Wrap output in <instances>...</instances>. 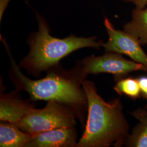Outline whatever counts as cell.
Segmentation results:
<instances>
[{
    "instance_id": "obj_11",
    "label": "cell",
    "mask_w": 147,
    "mask_h": 147,
    "mask_svg": "<svg viewBox=\"0 0 147 147\" xmlns=\"http://www.w3.org/2000/svg\"><path fill=\"white\" fill-rule=\"evenodd\" d=\"M123 30L136 38L142 45H147V8H135L131 20L124 25Z\"/></svg>"
},
{
    "instance_id": "obj_6",
    "label": "cell",
    "mask_w": 147,
    "mask_h": 147,
    "mask_svg": "<svg viewBox=\"0 0 147 147\" xmlns=\"http://www.w3.org/2000/svg\"><path fill=\"white\" fill-rule=\"evenodd\" d=\"M104 25L109 36L107 42L102 45L105 52L125 55L147 67V54L136 38L124 30L116 29L107 18H105Z\"/></svg>"
},
{
    "instance_id": "obj_8",
    "label": "cell",
    "mask_w": 147,
    "mask_h": 147,
    "mask_svg": "<svg viewBox=\"0 0 147 147\" xmlns=\"http://www.w3.org/2000/svg\"><path fill=\"white\" fill-rule=\"evenodd\" d=\"M76 126L61 127L34 135L26 147H76Z\"/></svg>"
},
{
    "instance_id": "obj_7",
    "label": "cell",
    "mask_w": 147,
    "mask_h": 147,
    "mask_svg": "<svg viewBox=\"0 0 147 147\" xmlns=\"http://www.w3.org/2000/svg\"><path fill=\"white\" fill-rule=\"evenodd\" d=\"M3 84H1L0 121L18 124L21 119L35 108L33 101L22 98L20 92L15 89L4 93Z\"/></svg>"
},
{
    "instance_id": "obj_15",
    "label": "cell",
    "mask_w": 147,
    "mask_h": 147,
    "mask_svg": "<svg viewBox=\"0 0 147 147\" xmlns=\"http://www.w3.org/2000/svg\"><path fill=\"white\" fill-rule=\"evenodd\" d=\"M11 0H0V22H1L5 10Z\"/></svg>"
},
{
    "instance_id": "obj_2",
    "label": "cell",
    "mask_w": 147,
    "mask_h": 147,
    "mask_svg": "<svg viewBox=\"0 0 147 147\" xmlns=\"http://www.w3.org/2000/svg\"><path fill=\"white\" fill-rule=\"evenodd\" d=\"M83 88L88 100L84 131L76 147H121L130 134L120 98L106 101L94 83L85 80Z\"/></svg>"
},
{
    "instance_id": "obj_5",
    "label": "cell",
    "mask_w": 147,
    "mask_h": 147,
    "mask_svg": "<svg viewBox=\"0 0 147 147\" xmlns=\"http://www.w3.org/2000/svg\"><path fill=\"white\" fill-rule=\"evenodd\" d=\"M78 63L86 77L90 74L109 73L112 74L116 80L126 77L129 74L134 71L147 73V67L143 64L128 60L121 54L112 52H105L100 56L92 55Z\"/></svg>"
},
{
    "instance_id": "obj_14",
    "label": "cell",
    "mask_w": 147,
    "mask_h": 147,
    "mask_svg": "<svg viewBox=\"0 0 147 147\" xmlns=\"http://www.w3.org/2000/svg\"><path fill=\"white\" fill-rule=\"evenodd\" d=\"M126 2L132 3L137 9H143L147 5V0H123Z\"/></svg>"
},
{
    "instance_id": "obj_4",
    "label": "cell",
    "mask_w": 147,
    "mask_h": 147,
    "mask_svg": "<svg viewBox=\"0 0 147 147\" xmlns=\"http://www.w3.org/2000/svg\"><path fill=\"white\" fill-rule=\"evenodd\" d=\"M77 120L78 116L71 107L49 101L44 108L32 109L17 124L22 131L36 135L55 129L76 126Z\"/></svg>"
},
{
    "instance_id": "obj_13",
    "label": "cell",
    "mask_w": 147,
    "mask_h": 147,
    "mask_svg": "<svg viewBox=\"0 0 147 147\" xmlns=\"http://www.w3.org/2000/svg\"><path fill=\"white\" fill-rule=\"evenodd\" d=\"M141 95L147 101V76H142L138 79Z\"/></svg>"
},
{
    "instance_id": "obj_12",
    "label": "cell",
    "mask_w": 147,
    "mask_h": 147,
    "mask_svg": "<svg viewBox=\"0 0 147 147\" xmlns=\"http://www.w3.org/2000/svg\"><path fill=\"white\" fill-rule=\"evenodd\" d=\"M115 81L114 90L118 94L125 95L133 100L141 97V92L138 79L124 77L117 79Z\"/></svg>"
},
{
    "instance_id": "obj_9",
    "label": "cell",
    "mask_w": 147,
    "mask_h": 147,
    "mask_svg": "<svg viewBox=\"0 0 147 147\" xmlns=\"http://www.w3.org/2000/svg\"><path fill=\"white\" fill-rule=\"evenodd\" d=\"M33 136V134L22 131L17 124L1 121V147H26Z\"/></svg>"
},
{
    "instance_id": "obj_3",
    "label": "cell",
    "mask_w": 147,
    "mask_h": 147,
    "mask_svg": "<svg viewBox=\"0 0 147 147\" xmlns=\"http://www.w3.org/2000/svg\"><path fill=\"white\" fill-rule=\"evenodd\" d=\"M33 10L38 30L29 34L26 40L29 52L19 64L27 74L38 78L42 73L60 64L62 59L76 50L88 47L100 50L102 47L104 42L98 40L96 36L77 37L71 34L64 38L53 37L47 19Z\"/></svg>"
},
{
    "instance_id": "obj_10",
    "label": "cell",
    "mask_w": 147,
    "mask_h": 147,
    "mask_svg": "<svg viewBox=\"0 0 147 147\" xmlns=\"http://www.w3.org/2000/svg\"><path fill=\"white\" fill-rule=\"evenodd\" d=\"M129 113L138 123L127 137L125 146L127 147H147V110L138 108Z\"/></svg>"
},
{
    "instance_id": "obj_1",
    "label": "cell",
    "mask_w": 147,
    "mask_h": 147,
    "mask_svg": "<svg viewBox=\"0 0 147 147\" xmlns=\"http://www.w3.org/2000/svg\"><path fill=\"white\" fill-rule=\"evenodd\" d=\"M5 44L11 61L9 77L20 92L25 91L29 95V100L56 101L71 107L75 112L78 120L84 124V115L87 112L88 100L82 82L87 77L82 72L78 62L73 68L67 70L61 64L50 69L42 79L32 80L21 72L13 57L5 39L1 37Z\"/></svg>"
}]
</instances>
